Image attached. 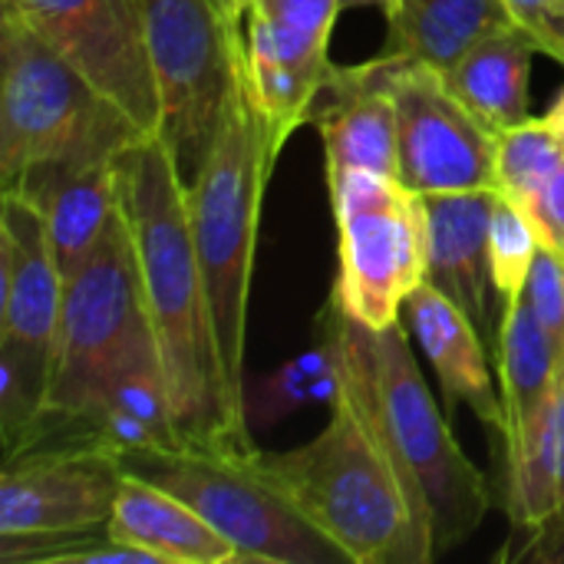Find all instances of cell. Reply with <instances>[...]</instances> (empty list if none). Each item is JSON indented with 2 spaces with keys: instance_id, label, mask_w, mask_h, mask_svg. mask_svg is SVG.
<instances>
[{
  "instance_id": "6da1fadb",
  "label": "cell",
  "mask_w": 564,
  "mask_h": 564,
  "mask_svg": "<svg viewBox=\"0 0 564 564\" xmlns=\"http://www.w3.org/2000/svg\"><path fill=\"white\" fill-rule=\"evenodd\" d=\"M122 212L135 241L145 304L182 440L205 449H251L218 360L208 291L192 238L185 178L159 135L119 152Z\"/></svg>"
},
{
  "instance_id": "7a4b0ae2",
  "label": "cell",
  "mask_w": 564,
  "mask_h": 564,
  "mask_svg": "<svg viewBox=\"0 0 564 564\" xmlns=\"http://www.w3.org/2000/svg\"><path fill=\"white\" fill-rule=\"evenodd\" d=\"M321 337L334 387L350 393L410 499L426 562L466 545L489 512V482L440 413L406 327L370 330L327 301Z\"/></svg>"
},
{
  "instance_id": "3957f363",
  "label": "cell",
  "mask_w": 564,
  "mask_h": 564,
  "mask_svg": "<svg viewBox=\"0 0 564 564\" xmlns=\"http://www.w3.org/2000/svg\"><path fill=\"white\" fill-rule=\"evenodd\" d=\"M145 132L46 40L0 10V195L40 205Z\"/></svg>"
},
{
  "instance_id": "277c9868",
  "label": "cell",
  "mask_w": 564,
  "mask_h": 564,
  "mask_svg": "<svg viewBox=\"0 0 564 564\" xmlns=\"http://www.w3.org/2000/svg\"><path fill=\"white\" fill-rule=\"evenodd\" d=\"M248 456L350 564H430L410 499L347 390L334 387L330 420L311 443Z\"/></svg>"
},
{
  "instance_id": "5b68a950",
  "label": "cell",
  "mask_w": 564,
  "mask_h": 564,
  "mask_svg": "<svg viewBox=\"0 0 564 564\" xmlns=\"http://www.w3.org/2000/svg\"><path fill=\"white\" fill-rule=\"evenodd\" d=\"M278 152L271 145L268 122L251 99L248 76L231 93L221 135L188 182V221L192 238L208 291L212 324L218 360L231 403L245 413V337H248V297H251V268L254 241L264 192L274 172Z\"/></svg>"
},
{
  "instance_id": "8992f818",
  "label": "cell",
  "mask_w": 564,
  "mask_h": 564,
  "mask_svg": "<svg viewBox=\"0 0 564 564\" xmlns=\"http://www.w3.org/2000/svg\"><path fill=\"white\" fill-rule=\"evenodd\" d=\"M149 364H162V357L145 304L135 241L122 212L93 258L63 288L50 413L89 430L106 393L126 373Z\"/></svg>"
},
{
  "instance_id": "52a82bcc",
  "label": "cell",
  "mask_w": 564,
  "mask_h": 564,
  "mask_svg": "<svg viewBox=\"0 0 564 564\" xmlns=\"http://www.w3.org/2000/svg\"><path fill=\"white\" fill-rule=\"evenodd\" d=\"M63 274L43 212L0 195V436L3 459L30 449L50 420L53 347L63 314Z\"/></svg>"
},
{
  "instance_id": "ba28073f",
  "label": "cell",
  "mask_w": 564,
  "mask_h": 564,
  "mask_svg": "<svg viewBox=\"0 0 564 564\" xmlns=\"http://www.w3.org/2000/svg\"><path fill=\"white\" fill-rule=\"evenodd\" d=\"M159 139L185 185L208 162L231 93L245 79L248 40L221 0H145Z\"/></svg>"
},
{
  "instance_id": "9c48e42d",
  "label": "cell",
  "mask_w": 564,
  "mask_h": 564,
  "mask_svg": "<svg viewBox=\"0 0 564 564\" xmlns=\"http://www.w3.org/2000/svg\"><path fill=\"white\" fill-rule=\"evenodd\" d=\"M251 449H205L185 443L175 449L119 453V463L122 473L188 502L238 549V564L350 562L251 466Z\"/></svg>"
},
{
  "instance_id": "30bf717a",
  "label": "cell",
  "mask_w": 564,
  "mask_h": 564,
  "mask_svg": "<svg viewBox=\"0 0 564 564\" xmlns=\"http://www.w3.org/2000/svg\"><path fill=\"white\" fill-rule=\"evenodd\" d=\"M119 453L99 436L76 430L43 436L0 476V562L43 564L56 549L102 532L122 489Z\"/></svg>"
},
{
  "instance_id": "8fae6325",
  "label": "cell",
  "mask_w": 564,
  "mask_h": 564,
  "mask_svg": "<svg viewBox=\"0 0 564 564\" xmlns=\"http://www.w3.org/2000/svg\"><path fill=\"white\" fill-rule=\"evenodd\" d=\"M337 215V281L330 304L370 330L400 324L426 281L423 202L403 182L354 169L327 182Z\"/></svg>"
},
{
  "instance_id": "7c38bea8",
  "label": "cell",
  "mask_w": 564,
  "mask_h": 564,
  "mask_svg": "<svg viewBox=\"0 0 564 564\" xmlns=\"http://www.w3.org/2000/svg\"><path fill=\"white\" fill-rule=\"evenodd\" d=\"M145 135H159V93L145 36V0H0Z\"/></svg>"
},
{
  "instance_id": "4fadbf2b",
  "label": "cell",
  "mask_w": 564,
  "mask_h": 564,
  "mask_svg": "<svg viewBox=\"0 0 564 564\" xmlns=\"http://www.w3.org/2000/svg\"><path fill=\"white\" fill-rule=\"evenodd\" d=\"M387 89L397 106L403 188L413 195L496 188V132L453 96L443 69L390 56Z\"/></svg>"
},
{
  "instance_id": "5bb4252c",
  "label": "cell",
  "mask_w": 564,
  "mask_h": 564,
  "mask_svg": "<svg viewBox=\"0 0 564 564\" xmlns=\"http://www.w3.org/2000/svg\"><path fill=\"white\" fill-rule=\"evenodd\" d=\"M390 56H373L357 66L330 69L321 86L311 122L324 139L327 182L367 169L400 182V135H397V106L387 89Z\"/></svg>"
},
{
  "instance_id": "9a60e30c",
  "label": "cell",
  "mask_w": 564,
  "mask_h": 564,
  "mask_svg": "<svg viewBox=\"0 0 564 564\" xmlns=\"http://www.w3.org/2000/svg\"><path fill=\"white\" fill-rule=\"evenodd\" d=\"M496 198V188L420 195L426 228V284L446 294L492 344L499 334V324H492V301H499V294L489 254Z\"/></svg>"
},
{
  "instance_id": "2e32d148",
  "label": "cell",
  "mask_w": 564,
  "mask_h": 564,
  "mask_svg": "<svg viewBox=\"0 0 564 564\" xmlns=\"http://www.w3.org/2000/svg\"><path fill=\"white\" fill-rule=\"evenodd\" d=\"M403 314L430 367L436 370L449 410L456 403H466L496 436H502V397L496 393L486 337L479 334V327L426 281L406 297Z\"/></svg>"
},
{
  "instance_id": "e0dca14e",
  "label": "cell",
  "mask_w": 564,
  "mask_h": 564,
  "mask_svg": "<svg viewBox=\"0 0 564 564\" xmlns=\"http://www.w3.org/2000/svg\"><path fill=\"white\" fill-rule=\"evenodd\" d=\"M106 529L116 542L145 549L162 564H238V549L188 502L129 473Z\"/></svg>"
},
{
  "instance_id": "ac0fdd59",
  "label": "cell",
  "mask_w": 564,
  "mask_h": 564,
  "mask_svg": "<svg viewBox=\"0 0 564 564\" xmlns=\"http://www.w3.org/2000/svg\"><path fill=\"white\" fill-rule=\"evenodd\" d=\"M496 367L502 380V413H506L502 446H506V459H512L564 377V357L525 297H519L502 311L499 334H496Z\"/></svg>"
},
{
  "instance_id": "d6986e66",
  "label": "cell",
  "mask_w": 564,
  "mask_h": 564,
  "mask_svg": "<svg viewBox=\"0 0 564 564\" xmlns=\"http://www.w3.org/2000/svg\"><path fill=\"white\" fill-rule=\"evenodd\" d=\"M539 46L519 26H499L469 46L449 69H443L453 96L496 135L532 119L529 83Z\"/></svg>"
},
{
  "instance_id": "ffe728a7",
  "label": "cell",
  "mask_w": 564,
  "mask_h": 564,
  "mask_svg": "<svg viewBox=\"0 0 564 564\" xmlns=\"http://www.w3.org/2000/svg\"><path fill=\"white\" fill-rule=\"evenodd\" d=\"M383 56L449 69L469 46L516 23L502 0H390Z\"/></svg>"
},
{
  "instance_id": "44dd1931",
  "label": "cell",
  "mask_w": 564,
  "mask_h": 564,
  "mask_svg": "<svg viewBox=\"0 0 564 564\" xmlns=\"http://www.w3.org/2000/svg\"><path fill=\"white\" fill-rule=\"evenodd\" d=\"M506 512L512 539L529 535L564 512V377L532 423L522 449L506 459Z\"/></svg>"
},
{
  "instance_id": "7402d4cb",
  "label": "cell",
  "mask_w": 564,
  "mask_h": 564,
  "mask_svg": "<svg viewBox=\"0 0 564 564\" xmlns=\"http://www.w3.org/2000/svg\"><path fill=\"white\" fill-rule=\"evenodd\" d=\"M36 208L43 212L59 274L63 281H69L93 258L109 225L122 215L119 159L76 172L63 185H56Z\"/></svg>"
},
{
  "instance_id": "603a6c76",
  "label": "cell",
  "mask_w": 564,
  "mask_h": 564,
  "mask_svg": "<svg viewBox=\"0 0 564 564\" xmlns=\"http://www.w3.org/2000/svg\"><path fill=\"white\" fill-rule=\"evenodd\" d=\"M562 132L545 116L525 119L496 135V188L525 212L562 169Z\"/></svg>"
},
{
  "instance_id": "cb8c5ba5",
  "label": "cell",
  "mask_w": 564,
  "mask_h": 564,
  "mask_svg": "<svg viewBox=\"0 0 564 564\" xmlns=\"http://www.w3.org/2000/svg\"><path fill=\"white\" fill-rule=\"evenodd\" d=\"M539 248H542V238L529 212L499 192L496 208H492V228H489V254H492V284H496L502 311L522 297Z\"/></svg>"
},
{
  "instance_id": "d4e9b609",
  "label": "cell",
  "mask_w": 564,
  "mask_h": 564,
  "mask_svg": "<svg viewBox=\"0 0 564 564\" xmlns=\"http://www.w3.org/2000/svg\"><path fill=\"white\" fill-rule=\"evenodd\" d=\"M522 297L532 304L535 317L552 334L558 354L564 357V254H558L549 245L539 248Z\"/></svg>"
},
{
  "instance_id": "484cf974",
  "label": "cell",
  "mask_w": 564,
  "mask_h": 564,
  "mask_svg": "<svg viewBox=\"0 0 564 564\" xmlns=\"http://www.w3.org/2000/svg\"><path fill=\"white\" fill-rule=\"evenodd\" d=\"M512 20L535 40L539 53L564 66V0H502Z\"/></svg>"
},
{
  "instance_id": "4316f807",
  "label": "cell",
  "mask_w": 564,
  "mask_h": 564,
  "mask_svg": "<svg viewBox=\"0 0 564 564\" xmlns=\"http://www.w3.org/2000/svg\"><path fill=\"white\" fill-rule=\"evenodd\" d=\"M529 218H532L542 245H549L558 254H564V162L562 169L552 175V182L542 188V195L532 202Z\"/></svg>"
},
{
  "instance_id": "83f0119b",
  "label": "cell",
  "mask_w": 564,
  "mask_h": 564,
  "mask_svg": "<svg viewBox=\"0 0 564 564\" xmlns=\"http://www.w3.org/2000/svg\"><path fill=\"white\" fill-rule=\"evenodd\" d=\"M499 558H506V562H564V512L549 525L512 539Z\"/></svg>"
},
{
  "instance_id": "f1b7e54d",
  "label": "cell",
  "mask_w": 564,
  "mask_h": 564,
  "mask_svg": "<svg viewBox=\"0 0 564 564\" xmlns=\"http://www.w3.org/2000/svg\"><path fill=\"white\" fill-rule=\"evenodd\" d=\"M357 7H377V10H390V0H340V13L344 10H357Z\"/></svg>"
},
{
  "instance_id": "f546056e",
  "label": "cell",
  "mask_w": 564,
  "mask_h": 564,
  "mask_svg": "<svg viewBox=\"0 0 564 564\" xmlns=\"http://www.w3.org/2000/svg\"><path fill=\"white\" fill-rule=\"evenodd\" d=\"M545 119H549V122H552V126H555V129L562 132V139H564V93L558 96V102H555V106L549 109V116H545Z\"/></svg>"
},
{
  "instance_id": "4dcf8cb0",
  "label": "cell",
  "mask_w": 564,
  "mask_h": 564,
  "mask_svg": "<svg viewBox=\"0 0 564 564\" xmlns=\"http://www.w3.org/2000/svg\"><path fill=\"white\" fill-rule=\"evenodd\" d=\"M221 3H225L228 13L238 17V20H245V13H248V7H251V0H221Z\"/></svg>"
},
{
  "instance_id": "1f68e13d",
  "label": "cell",
  "mask_w": 564,
  "mask_h": 564,
  "mask_svg": "<svg viewBox=\"0 0 564 564\" xmlns=\"http://www.w3.org/2000/svg\"><path fill=\"white\" fill-rule=\"evenodd\" d=\"M251 3H254V0H251Z\"/></svg>"
}]
</instances>
